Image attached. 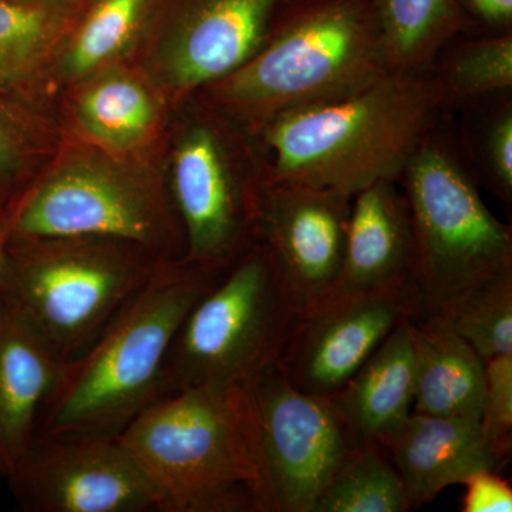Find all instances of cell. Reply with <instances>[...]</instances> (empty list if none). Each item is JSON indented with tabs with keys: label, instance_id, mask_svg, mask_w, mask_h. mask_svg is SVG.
<instances>
[{
	"label": "cell",
	"instance_id": "obj_1",
	"mask_svg": "<svg viewBox=\"0 0 512 512\" xmlns=\"http://www.w3.org/2000/svg\"><path fill=\"white\" fill-rule=\"evenodd\" d=\"M157 511L272 512L249 383L164 394L117 434Z\"/></svg>",
	"mask_w": 512,
	"mask_h": 512
},
{
	"label": "cell",
	"instance_id": "obj_2",
	"mask_svg": "<svg viewBox=\"0 0 512 512\" xmlns=\"http://www.w3.org/2000/svg\"><path fill=\"white\" fill-rule=\"evenodd\" d=\"M389 73L373 0H282L254 55L197 96L256 136L284 114L345 99Z\"/></svg>",
	"mask_w": 512,
	"mask_h": 512
},
{
	"label": "cell",
	"instance_id": "obj_3",
	"mask_svg": "<svg viewBox=\"0 0 512 512\" xmlns=\"http://www.w3.org/2000/svg\"><path fill=\"white\" fill-rule=\"evenodd\" d=\"M448 116L430 73H389L345 99L284 114L254 137L269 180L353 197L377 181L399 183L414 150Z\"/></svg>",
	"mask_w": 512,
	"mask_h": 512
},
{
	"label": "cell",
	"instance_id": "obj_4",
	"mask_svg": "<svg viewBox=\"0 0 512 512\" xmlns=\"http://www.w3.org/2000/svg\"><path fill=\"white\" fill-rule=\"evenodd\" d=\"M229 266L161 262L92 345L64 366L36 436H117L164 396L165 363L175 336Z\"/></svg>",
	"mask_w": 512,
	"mask_h": 512
},
{
	"label": "cell",
	"instance_id": "obj_5",
	"mask_svg": "<svg viewBox=\"0 0 512 512\" xmlns=\"http://www.w3.org/2000/svg\"><path fill=\"white\" fill-rule=\"evenodd\" d=\"M158 151L117 153L64 131L55 156L6 205L10 238H113L161 261H184L183 227Z\"/></svg>",
	"mask_w": 512,
	"mask_h": 512
},
{
	"label": "cell",
	"instance_id": "obj_6",
	"mask_svg": "<svg viewBox=\"0 0 512 512\" xmlns=\"http://www.w3.org/2000/svg\"><path fill=\"white\" fill-rule=\"evenodd\" d=\"M399 184L412 224L416 318L446 312L471 289L512 269L511 227L484 204L447 117L414 150Z\"/></svg>",
	"mask_w": 512,
	"mask_h": 512
},
{
	"label": "cell",
	"instance_id": "obj_7",
	"mask_svg": "<svg viewBox=\"0 0 512 512\" xmlns=\"http://www.w3.org/2000/svg\"><path fill=\"white\" fill-rule=\"evenodd\" d=\"M161 262L120 239L9 238L0 296L67 365L92 345Z\"/></svg>",
	"mask_w": 512,
	"mask_h": 512
},
{
	"label": "cell",
	"instance_id": "obj_8",
	"mask_svg": "<svg viewBox=\"0 0 512 512\" xmlns=\"http://www.w3.org/2000/svg\"><path fill=\"white\" fill-rule=\"evenodd\" d=\"M177 111L165 165L184 261L229 266L258 239L265 158L252 134L197 94Z\"/></svg>",
	"mask_w": 512,
	"mask_h": 512
},
{
	"label": "cell",
	"instance_id": "obj_9",
	"mask_svg": "<svg viewBox=\"0 0 512 512\" xmlns=\"http://www.w3.org/2000/svg\"><path fill=\"white\" fill-rule=\"evenodd\" d=\"M299 319L281 272L256 239L188 312L165 363V394L251 382L278 362Z\"/></svg>",
	"mask_w": 512,
	"mask_h": 512
},
{
	"label": "cell",
	"instance_id": "obj_10",
	"mask_svg": "<svg viewBox=\"0 0 512 512\" xmlns=\"http://www.w3.org/2000/svg\"><path fill=\"white\" fill-rule=\"evenodd\" d=\"M281 2L157 0L130 62L177 110L254 55Z\"/></svg>",
	"mask_w": 512,
	"mask_h": 512
},
{
	"label": "cell",
	"instance_id": "obj_11",
	"mask_svg": "<svg viewBox=\"0 0 512 512\" xmlns=\"http://www.w3.org/2000/svg\"><path fill=\"white\" fill-rule=\"evenodd\" d=\"M272 512H313L360 443L329 396L296 389L276 365L249 382Z\"/></svg>",
	"mask_w": 512,
	"mask_h": 512
},
{
	"label": "cell",
	"instance_id": "obj_12",
	"mask_svg": "<svg viewBox=\"0 0 512 512\" xmlns=\"http://www.w3.org/2000/svg\"><path fill=\"white\" fill-rule=\"evenodd\" d=\"M8 478L26 511H157L147 478L117 436H36Z\"/></svg>",
	"mask_w": 512,
	"mask_h": 512
},
{
	"label": "cell",
	"instance_id": "obj_13",
	"mask_svg": "<svg viewBox=\"0 0 512 512\" xmlns=\"http://www.w3.org/2000/svg\"><path fill=\"white\" fill-rule=\"evenodd\" d=\"M352 198L302 181L268 178L265 185L256 238L274 259L301 318L326 305L338 288Z\"/></svg>",
	"mask_w": 512,
	"mask_h": 512
},
{
	"label": "cell",
	"instance_id": "obj_14",
	"mask_svg": "<svg viewBox=\"0 0 512 512\" xmlns=\"http://www.w3.org/2000/svg\"><path fill=\"white\" fill-rule=\"evenodd\" d=\"M417 315L413 285L333 299L299 319L275 365L296 389L332 396L403 320Z\"/></svg>",
	"mask_w": 512,
	"mask_h": 512
},
{
	"label": "cell",
	"instance_id": "obj_15",
	"mask_svg": "<svg viewBox=\"0 0 512 512\" xmlns=\"http://www.w3.org/2000/svg\"><path fill=\"white\" fill-rule=\"evenodd\" d=\"M402 478L410 510L436 500L481 470L508 463L485 437L480 420L410 413L377 441Z\"/></svg>",
	"mask_w": 512,
	"mask_h": 512
},
{
	"label": "cell",
	"instance_id": "obj_16",
	"mask_svg": "<svg viewBox=\"0 0 512 512\" xmlns=\"http://www.w3.org/2000/svg\"><path fill=\"white\" fill-rule=\"evenodd\" d=\"M64 131L117 153L154 150L173 110L146 74L114 64L67 90Z\"/></svg>",
	"mask_w": 512,
	"mask_h": 512
},
{
	"label": "cell",
	"instance_id": "obj_17",
	"mask_svg": "<svg viewBox=\"0 0 512 512\" xmlns=\"http://www.w3.org/2000/svg\"><path fill=\"white\" fill-rule=\"evenodd\" d=\"M397 185L377 181L353 195L342 274L330 301L413 285L409 204Z\"/></svg>",
	"mask_w": 512,
	"mask_h": 512
},
{
	"label": "cell",
	"instance_id": "obj_18",
	"mask_svg": "<svg viewBox=\"0 0 512 512\" xmlns=\"http://www.w3.org/2000/svg\"><path fill=\"white\" fill-rule=\"evenodd\" d=\"M66 363L0 296V470L12 473L37 434Z\"/></svg>",
	"mask_w": 512,
	"mask_h": 512
},
{
	"label": "cell",
	"instance_id": "obj_19",
	"mask_svg": "<svg viewBox=\"0 0 512 512\" xmlns=\"http://www.w3.org/2000/svg\"><path fill=\"white\" fill-rule=\"evenodd\" d=\"M414 357L413 412L481 420L485 362L444 315L410 318Z\"/></svg>",
	"mask_w": 512,
	"mask_h": 512
},
{
	"label": "cell",
	"instance_id": "obj_20",
	"mask_svg": "<svg viewBox=\"0 0 512 512\" xmlns=\"http://www.w3.org/2000/svg\"><path fill=\"white\" fill-rule=\"evenodd\" d=\"M87 3L0 0V93L49 106L53 63Z\"/></svg>",
	"mask_w": 512,
	"mask_h": 512
},
{
	"label": "cell",
	"instance_id": "obj_21",
	"mask_svg": "<svg viewBox=\"0 0 512 512\" xmlns=\"http://www.w3.org/2000/svg\"><path fill=\"white\" fill-rule=\"evenodd\" d=\"M403 320L339 392L329 396L362 441H379L413 412L414 357Z\"/></svg>",
	"mask_w": 512,
	"mask_h": 512
},
{
	"label": "cell",
	"instance_id": "obj_22",
	"mask_svg": "<svg viewBox=\"0 0 512 512\" xmlns=\"http://www.w3.org/2000/svg\"><path fill=\"white\" fill-rule=\"evenodd\" d=\"M157 0H89L64 39L52 73L50 96L66 93L136 53Z\"/></svg>",
	"mask_w": 512,
	"mask_h": 512
},
{
	"label": "cell",
	"instance_id": "obj_23",
	"mask_svg": "<svg viewBox=\"0 0 512 512\" xmlns=\"http://www.w3.org/2000/svg\"><path fill=\"white\" fill-rule=\"evenodd\" d=\"M373 2L392 73H429L451 40L476 30L457 0Z\"/></svg>",
	"mask_w": 512,
	"mask_h": 512
},
{
	"label": "cell",
	"instance_id": "obj_24",
	"mask_svg": "<svg viewBox=\"0 0 512 512\" xmlns=\"http://www.w3.org/2000/svg\"><path fill=\"white\" fill-rule=\"evenodd\" d=\"M429 73L448 114L510 93L512 32L464 33L441 50Z\"/></svg>",
	"mask_w": 512,
	"mask_h": 512
},
{
	"label": "cell",
	"instance_id": "obj_25",
	"mask_svg": "<svg viewBox=\"0 0 512 512\" xmlns=\"http://www.w3.org/2000/svg\"><path fill=\"white\" fill-rule=\"evenodd\" d=\"M63 137V124L49 106L0 93V205L28 187Z\"/></svg>",
	"mask_w": 512,
	"mask_h": 512
},
{
	"label": "cell",
	"instance_id": "obj_26",
	"mask_svg": "<svg viewBox=\"0 0 512 512\" xmlns=\"http://www.w3.org/2000/svg\"><path fill=\"white\" fill-rule=\"evenodd\" d=\"M410 511L402 478L377 441H363L343 461L313 512Z\"/></svg>",
	"mask_w": 512,
	"mask_h": 512
},
{
	"label": "cell",
	"instance_id": "obj_27",
	"mask_svg": "<svg viewBox=\"0 0 512 512\" xmlns=\"http://www.w3.org/2000/svg\"><path fill=\"white\" fill-rule=\"evenodd\" d=\"M440 315L484 362L512 355V269L471 289Z\"/></svg>",
	"mask_w": 512,
	"mask_h": 512
},
{
	"label": "cell",
	"instance_id": "obj_28",
	"mask_svg": "<svg viewBox=\"0 0 512 512\" xmlns=\"http://www.w3.org/2000/svg\"><path fill=\"white\" fill-rule=\"evenodd\" d=\"M511 94H498L468 107L474 119L461 144L473 173L481 174L488 188L508 205L512 202Z\"/></svg>",
	"mask_w": 512,
	"mask_h": 512
},
{
	"label": "cell",
	"instance_id": "obj_29",
	"mask_svg": "<svg viewBox=\"0 0 512 512\" xmlns=\"http://www.w3.org/2000/svg\"><path fill=\"white\" fill-rule=\"evenodd\" d=\"M481 427L497 453L508 461L512 443V355L485 362Z\"/></svg>",
	"mask_w": 512,
	"mask_h": 512
},
{
	"label": "cell",
	"instance_id": "obj_30",
	"mask_svg": "<svg viewBox=\"0 0 512 512\" xmlns=\"http://www.w3.org/2000/svg\"><path fill=\"white\" fill-rule=\"evenodd\" d=\"M463 512H511L512 488L498 471L481 470L464 481Z\"/></svg>",
	"mask_w": 512,
	"mask_h": 512
},
{
	"label": "cell",
	"instance_id": "obj_31",
	"mask_svg": "<svg viewBox=\"0 0 512 512\" xmlns=\"http://www.w3.org/2000/svg\"><path fill=\"white\" fill-rule=\"evenodd\" d=\"M481 32H512V0H457Z\"/></svg>",
	"mask_w": 512,
	"mask_h": 512
},
{
	"label": "cell",
	"instance_id": "obj_32",
	"mask_svg": "<svg viewBox=\"0 0 512 512\" xmlns=\"http://www.w3.org/2000/svg\"><path fill=\"white\" fill-rule=\"evenodd\" d=\"M10 238L9 214L6 205H0V272L5 262L6 247Z\"/></svg>",
	"mask_w": 512,
	"mask_h": 512
},
{
	"label": "cell",
	"instance_id": "obj_33",
	"mask_svg": "<svg viewBox=\"0 0 512 512\" xmlns=\"http://www.w3.org/2000/svg\"><path fill=\"white\" fill-rule=\"evenodd\" d=\"M22 2L37 3V5H73V3H83L87 0H22Z\"/></svg>",
	"mask_w": 512,
	"mask_h": 512
}]
</instances>
